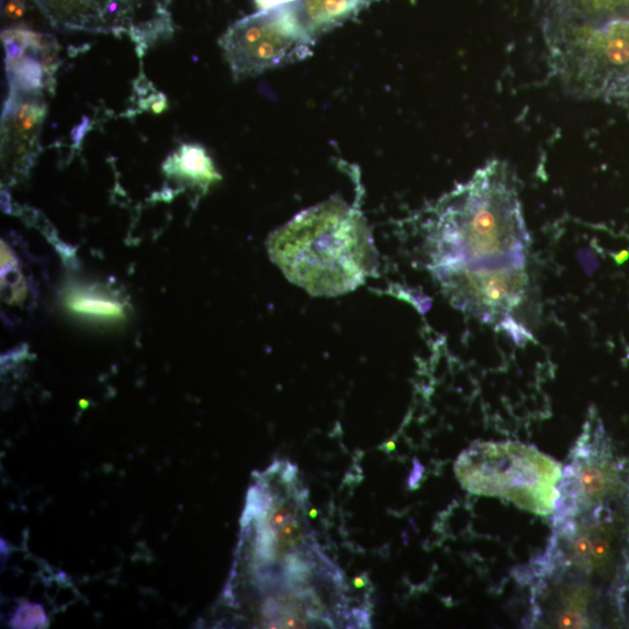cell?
Instances as JSON below:
<instances>
[{
    "instance_id": "6da1fadb",
    "label": "cell",
    "mask_w": 629,
    "mask_h": 629,
    "mask_svg": "<svg viewBox=\"0 0 629 629\" xmlns=\"http://www.w3.org/2000/svg\"><path fill=\"white\" fill-rule=\"evenodd\" d=\"M552 533L519 570L531 628H629V476L562 483Z\"/></svg>"
},
{
    "instance_id": "7a4b0ae2",
    "label": "cell",
    "mask_w": 629,
    "mask_h": 629,
    "mask_svg": "<svg viewBox=\"0 0 629 629\" xmlns=\"http://www.w3.org/2000/svg\"><path fill=\"white\" fill-rule=\"evenodd\" d=\"M428 240L435 276L457 307L505 332L519 326L530 236L508 164L488 161L438 201Z\"/></svg>"
},
{
    "instance_id": "3957f363",
    "label": "cell",
    "mask_w": 629,
    "mask_h": 629,
    "mask_svg": "<svg viewBox=\"0 0 629 629\" xmlns=\"http://www.w3.org/2000/svg\"><path fill=\"white\" fill-rule=\"evenodd\" d=\"M269 252L285 277L316 296L353 291L375 263L363 216L333 200L281 227L269 240Z\"/></svg>"
},
{
    "instance_id": "277c9868",
    "label": "cell",
    "mask_w": 629,
    "mask_h": 629,
    "mask_svg": "<svg viewBox=\"0 0 629 629\" xmlns=\"http://www.w3.org/2000/svg\"><path fill=\"white\" fill-rule=\"evenodd\" d=\"M552 69L587 99H629V18L605 22L546 21Z\"/></svg>"
},
{
    "instance_id": "5b68a950",
    "label": "cell",
    "mask_w": 629,
    "mask_h": 629,
    "mask_svg": "<svg viewBox=\"0 0 629 629\" xmlns=\"http://www.w3.org/2000/svg\"><path fill=\"white\" fill-rule=\"evenodd\" d=\"M563 469L537 448L520 442H479L454 463L468 492L510 502L538 516L554 513Z\"/></svg>"
},
{
    "instance_id": "8992f818",
    "label": "cell",
    "mask_w": 629,
    "mask_h": 629,
    "mask_svg": "<svg viewBox=\"0 0 629 629\" xmlns=\"http://www.w3.org/2000/svg\"><path fill=\"white\" fill-rule=\"evenodd\" d=\"M314 44L296 3L246 16L221 41L236 79L307 59Z\"/></svg>"
},
{
    "instance_id": "52a82bcc",
    "label": "cell",
    "mask_w": 629,
    "mask_h": 629,
    "mask_svg": "<svg viewBox=\"0 0 629 629\" xmlns=\"http://www.w3.org/2000/svg\"><path fill=\"white\" fill-rule=\"evenodd\" d=\"M60 30L127 35L144 47L173 33L170 0H33Z\"/></svg>"
},
{
    "instance_id": "ba28073f",
    "label": "cell",
    "mask_w": 629,
    "mask_h": 629,
    "mask_svg": "<svg viewBox=\"0 0 629 629\" xmlns=\"http://www.w3.org/2000/svg\"><path fill=\"white\" fill-rule=\"evenodd\" d=\"M542 22H605L629 18V0H540Z\"/></svg>"
},
{
    "instance_id": "9c48e42d",
    "label": "cell",
    "mask_w": 629,
    "mask_h": 629,
    "mask_svg": "<svg viewBox=\"0 0 629 629\" xmlns=\"http://www.w3.org/2000/svg\"><path fill=\"white\" fill-rule=\"evenodd\" d=\"M12 108L7 110L5 148L7 159L11 156L22 157L23 151L31 150L36 138V131L43 121V105L34 101L12 99Z\"/></svg>"
},
{
    "instance_id": "30bf717a",
    "label": "cell",
    "mask_w": 629,
    "mask_h": 629,
    "mask_svg": "<svg viewBox=\"0 0 629 629\" xmlns=\"http://www.w3.org/2000/svg\"><path fill=\"white\" fill-rule=\"evenodd\" d=\"M377 0H299L304 23L316 36L346 23Z\"/></svg>"
},
{
    "instance_id": "8fae6325",
    "label": "cell",
    "mask_w": 629,
    "mask_h": 629,
    "mask_svg": "<svg viewBox=\"0 0 629 629\" xmlns=\"http://www.w3.org/2000/svg\"><path fill=\"white\" fill-rule=\"evenodd\" d=\"M165 173L195 186L207 188L221 180L212 159L199 145H182L164 164Z\"/></svg>"
},
{
    "instance_id": "7c38bea8",
    "label": "cell",
    "mask_w": 629,
    "mask_h": 629,
    "mask_svg": "<svg viewBox=\"0 0 629 629\" xmlns=\"http://www.w3.org/2000/svg\"><path fill=\"white\" fill-rule=\"evenodd\" d=\"M32 274L14 249L2 242V296L10 308L24 311L33 302Z\"/></svg>"
},
{
    "instance_id": "4fadbf2b",
    "label": "cell",
    "mask_w": 629,
    "mask_h": 629,
    "mask_svg": "<svg viewBox=\"0 0 629 629\" xmlns=\"http://www.w3.org/2000/svg\"><path fill=\"white\" fill-rule=\"evenodd\" d=\"M67 306L72 313L90 318L111 321L124 316L120 301L94 290L72 292L67 299Z\"/></svg>"
},
{
    "instance_id": "5bb4252c",
    "label": "cell",
    "mask_w": 629,
    "mask_h": 629,
    "mask_svg": "<svg viewBox=\"0 0 629 629\" xmlns=\"http://www.w3.org/2000/svg\"><path fill=\"white\" fill-rule=\"evenodd\" d=\"M4 13L7 18L14 19L21 18L25 13V4L23 0H8L4 5Z\"/></svg>"
},
{
    "instance_id": "9a60e30c",
    "label": "cell",
    "mask_w": 629,
    "mask_h": 629,
    "mask_svg": "<svg viewBox=\"0 0 629 629\" xmlns=\"http://www.w3.org/2000/svg\"><path fill=\"white\" fill-rule=\"evenodd\" d=\"M299 2V0H256L260 10H271Z\"/></svg>"
}]
</instances>
